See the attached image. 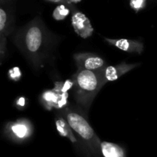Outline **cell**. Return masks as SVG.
<instances>
[{
    "instance_id": "6da1fadb",
    "label": "cell",
    "mask_w": 157,
    "mask_h": 157,
    "mask_svg": "<svg viewBox=\"0 0 157 157\" xmlns=\"http://www.w3.org/2000/svg\"><path fill=\"white\" fill-rule=\"evenodd\" d=\"M49 43L48 32L39 18L25 25L15 36V44L34 65H38L46 55Z\"/></svg>"
},
{
    "instance_id": "7a4b0ae2",
    "label": "cell",
    "mask_w": 157,
    "mask_h": 157,
    "mask_svg": "<svg viewBox=\"0 0 157 157\" xmlns=\"http://www.w3.org/2000/svg\"><path fill=\"white\" fill-rule=\"evenodd\" d=\"M62 114L73 133L78 135L79 142L94 156L99 155L101 153V140L84 115L78 109L75 108L64 109Z\"/></svg>"
},
{
    "instance_id": "3957f363",
    "label": "cell",
    "mask_w": 157,
    "mask_h": 157,
    "mask_svg": "<svg viewBox=\"0 0 157 157\" xmlns=\"http://www.w3.org/2000/svg\"><path fill=\"white\" fill-rule=\"evenodd\" d=\"M72 80L75 100L80 106L87 110L103 87L98 74L92 71L78 70Z\"/></svg>"
},
{
    "instance_id": "277c9868",
    "label": "cell",
    "mask_w": 157,
    "mask_h": 157,
    "mask_svg": "<svg viewBox=\"0 0 157 157\" xmlns=\"http://www.w3.org/2000/svg\"><path fill=\"white\" fill-rule=\"evenodd\" d=\"M33 132V127L30 121L21 118L15 122H9L5 127V134L16 141H23L30 137Z\"/></svg>"
},
{
    "instance_id": "5b68a950",
    "label": "cell",
    "mask_w": 157,
    "mask_h": 157,
    "mask_svg": "<svg viewBox=\"0 0 157 157\" xmlns=\"http://www.w3.org/2000/svg\"><path fill=\"white\" fill-rule=\"evenodd\" d=\"M137 65L138 64L121 63L117 65L104 66L102 68L95 72L98 74L101 86L104 87L107 82L116 81L121 76L136 67Z\"/></svg>"
},
{
    "instance_id": "8992f818",
    "label": "cell",
    "mask_w": 157,
    "mask_h": 157,
    "mask_svg": "<svg viewBox=\"0 0 157 157\" xmlns=\"http://www.w3.org/2000/svg\"><path fill=\"white\" fill-rule=\"evenodd\" d=\"M78 70L97 71L105 66V61L94 53H78L74 55Z\"/></svg>"
},
{
    "instance_id": "52a82bcc",
    "label": "cell",
    "mask_w": 157,
    "mask_h": 157,
    "mask_svg": "<svg viewBox=\"0 0 157 157\" xmlns=\"http://www.w3.org/2000/svg\"><path fill=\"white\" fill-rule=\"evenodd\" d=\"M12 0H0V38L7 37L13 27Z\"/></svg>"
},
{
    "instance_id": "ba28073f",
    "label": "cell",
    "mask_w": 157,
    "mask_h": 157,
    "mask_svg": "<svg viewBox=\"0 0 157 157\" xmlns=\"http://www.w3.org/2000/svg\"><path fill=\"white\" fill-rule=\"evenodd\" d=\"M71 23L75 32L83 38H87L92 35L94 28L92 27L89 18L82 12L78 10L73 11Z\"/></svg>"
},
{
    "instance_id": "9c48e42d",
    "label": "cell",
    "mask_w": 157,
    "mask_h": 157,
    "mask_svg": "<svg viewBox=\"0 0 157 157\" xmlns=\"http://www.w3.org/2000/svg\"><path fill=\"white\" fill-rule=\"evenodd\" d=\"M68 94H59L54 90H45L43 92L41 98V103L47 110L52 108L62 109L67 103Z\"/></svg>"
},
{
    "instance_id": "30bf717a",
    "label": "cell",
    "mask_w": 157,
    "mask_h": 157,
    "mask_svg": "<svg viewBox=\"0 0 157 157\" xmlns=\"http://www.w3.org/2000/svg\"><path fill=\"white\" fill-rule=\"evenodd\" d=\"M104 39L111 45L130 54H141L144 48V44L141 41H136V40L125 39V38L112 39L107 38H105Z\"/></svg>"
},
{
    "instance_id": "8fae6325",
    "label": "cell",
    "mask_w": 157,
    "mask_h": 157,
    "mask_svg": "<svg viewBox=\"0 0 157 157\" xmlns=\"http://www.w3.org/2000/svg\"><path fill=\"white\" fill-rule=\"evenodd\" d=\"M100 150L104 157H126L124 149L113 143L101 141Z\"/></svg>"
},
{
    "instance_id": "7c38bea8",
    "label": "cell",
    "mask_w": 157,
    "mask_h": 157,
    "mask_svg": "<svg viewBox=\"0 0 157 157\" xmlns=\"http://www.w3.org/2000/svg\"><path fill=\"white\" fill-rule=\"evenodd\" d=\"M55 125H56L57 130L61 136L68 138L73 144H78V140L75 137V133H73L70 126L62 116L59 115L57 117L55 120Z\"/></svg>"
},
{
    "instance_id": "4fadbf2b",
    "label": "cell",
    "mask_w": 157,
    "mask_h": 157,
    "mask_svg": "<svg viewBox=\"0 0 157 157\" xmlns=\"http://www.w3.org/2000/svg\"><path fill=\"white\" fill-rule=\"evenodd\" d=\"M67 6L64 4H60L59 6H57L52 14L53 18L58 21L64 19L70 13V9Z\"/></svg>"
},
{
    "instance_id": "5bb4252c",
    "label": "cell",
    "mask_w": 157,
    "mask_h": 157,
    "mask_svg": "<svg viewBox=\"0 0 157 157\" xmlns=\"http://www.w3.org/2000/svg\"><path fill=\"white\" fill-rule=\"evenodd\" d=\"M73 80H67L64 82H56L53 90L59 94L67 93V91L73 87Z\"/></svg>"
},
{
    "instance_id": "9a60e30c",
    "label": "cell",
    "mask_w": 157,
    "mask_h": 157,
    "mask_svg": "<svg viewBox=\"0 0 157 157\" xmlns=\"http://www.w3.org/2000/svg\"><path fill=\"white\" fill-rule=\"evenodd\" d=\"M147 5V0H130V6L135 12H139L144 9Z\"/></svg>"
},
{
    "instance_id": "2e32d148",
    "label": "cell",
    "mask_w": 157,
    "mask_h": 157,
    "mask_svg": "<svg viewBox=\"0 0 157 157\" xmlns=\"http://www.w3.org/2000/svg\"><path fill=\"white\" fill-rule=\"evenodd\" d=\"M6 44H7V37H1L0 38V61L2 59L6 52Z\"/></svg>"
},
{
    "instance_id": "e0dca14e",
    "label": "cell",
    "mask_w": 157,
    "mask_h": 157,
    "mask_svg": "<svg viewBox=\"0 0 157 157\" xmlns=\"http://www.w3.org/2000/svg\"><path fill=\"white\" fill-rule=\"evenodd\" d=\"M9 75L11 79L15 80V81H16V80H19L20 78L21 77V71H20L18 67H13L12 69L9 70Z\"/></svg>"
},
{
    "instance_id": "ac0fdd59",
    "label": "cell",
    "mask_w": 157,
    "mask_h": 157,
    "mask_svg": "<svg viewBox=\"0 0 157 157\" xmlns=\"http://www.w3.org/2000/svg\"><path fill=\"white\" fill-rule=\"evenodd\" d=\"M16 106L18 107V108H20L21 110L22 108H24L25 105L26 104V101H25V98H24V97H21V98H18L16 101Z\"/></svg>"
},
{
    "instance_id": "d6986e66",
    "label": "cell",
    "mask_w": 157,
    "mask_h": 157,
    "mask_svg": "<svg viewBox=\"0 0 157 157\" xmlns=\"http://www.w3.org/2000/svg\"><path fill=\"white\" fill-rule=\"evenodd\" d=\"M46 1L51 2L54 3H58V4H64L68 6V4L67 2V0H46Z\"/></svg>"
},
{
    "instance_id": "ffe728a7",
    "label": "cell",
    "mask_w": 157,
    "mask_h": 157,
    "mask_svg": "<svg viewBox=\"0 0 157 157\" xmlns=\"http://www.w3.org/2000/svg\"><path fill=\"white\" fill-rule=\"evenodd\" d=\"M81 1V0H67V4H68V6H71L72 4L78 3Z\"/></svg>"
}]
</instances>
